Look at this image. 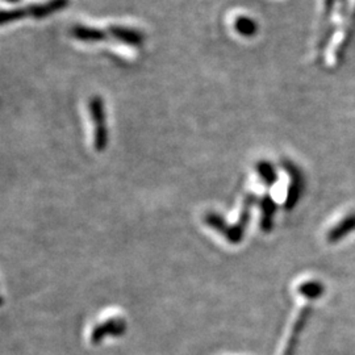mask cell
<instances>
[{"label": "cell", "mask_w": 355, "mask_h": 355, "mask_svg": "<svg viewBox=\"0 0 355 355\" xmlns=\"http://www.w3.org/2000/svg\"><path fill=\"white\" fill-rule=\"evenodd\" d=\"M258 174L262 178V180L266 183L267 186H271L275 183L277 180V174L275 170L272 168V166L267 162H262L258 166Z\"/></svg>", "instance_id": "8"}, {"label": "cell", "mask_w": 355, "mask_h": 355, "mask_svg": "<svg viewBox=\"0 0 355 355\" xmlns=\"http://www.w3.org/2000/svg\"><path fill=\"white\" fill-rule=\"evenodd\" d=\"M324 291V286L320 282H306L299 287V292L306 299H318Z\"/></svg>", "instance_id": "7"}, {"label": "cell", "mask_w": 355, "mask_h": 355, "mask_svg": "<svg viewBox=\"0 0 355 355\" xmlns=\"http://www.w3.org/2000/svg\"><path fill=\"white\" fill-rule=\"evenodd\" d=\"M237 29H239V32L242 33L243 36H252V33L254 35V32H255V23H254L253 20H249V19H245V17H241V19H239L237 20Z\"/></svg>", "instance_id": "9"}, {"label": "cell", "mask_w": 355, "mask_h": 355, "mask_svg": "<svg viewBox=\"0 0 355 355\" xmlns=\"http://www.w3.org/2000/svg\"><path fill=\"white\" fill-rule=\"evenodd\" d=\"M125 331V322L123 320H111L95 328L91 336L92 343H99L107 336H120Z\"/></svg>", "instance_id": "3"}, {"label": "cell", "mask_w": 355, "mask_h": 355, "mask_svg": "<svg viewBox=\"0 0 355 355\" xmlns=\"http://www.w3.org/2000/svg\"><path fill=\"white\" fill-rule=\"evenodd\" d=\"M355 230V214L354 215L347 216L345 217L341 223H338V225H336L334 228H331L328 233V241L330 243H336V242L341 241L346 236H349L352 232Z\"/></svg>", "instance_id": "4"}, {"label": "cell", "mask_w": 355, "mask_h": 355, "mask_svg": "<svg viewBox=\"0 0 355 355\" xmlns=\"http://www.w3.org/2000/svg\"><path fill=\"white\" fill-rule=\"evenodd\" d=\"M67 6V0H51L49 3H45L42 6H33L29 10H15L11 11V15L3 13V24L8 20H16L19 17H24V16H36V17H44L46 15H51L54 11H58L61 8H64Z\"/></svg>", "instance_id": "1"}, {"label": "cell", "mask_w": 355, "mask_h": 355, "mask_svg": "<svg viewBox=\"0 0 355 355\" xmlns=\"http://www.w3.org/2000/svg\"><path fill=\"white\" fill-rule=\"evenodd\" d=\"M262 224L261 227L263 230H271L272 228V218L275 215V204L270 199V198H265L262 202Z\"/></svg>", "instance_id": "6"}, {"label": "cell", "mask_w": 355, "mask_h": 355, "mask_svg": "<svg viewBox=\"0 0 355 355\" xmlns=\"http://www.w3.org/2000/svg\"><path fill=\"white\" fill-rule=\"evenodd\" d=\"M89 112L92 121L96 128V149L102 150L104 146H107V125L104 124V110H103V103L98 96L94 98L89 104Z\"/></svg>", "instance_id": "2"}, {"label": "cell", "mask_w": 355, "mask_h": 355, "mask_svg": "<svg viewBox=\"0 0 355 355\" xmlns=\"http://www.w3.org/2000/svg\"><path fill=\"white\" fill-rule=\"evenodd\" d=\"M309 312H311L309 306H305L304 309L302 311V313L299 315L297 320L295 321V325H293L290 340L287 343V346H286V350H284L283 355H293L296 343H297V340H299V336H300L302 330L304 328L305 322H306L308 316H309Z\"/></svg>", "instance_id": "5"}]
</instances>
